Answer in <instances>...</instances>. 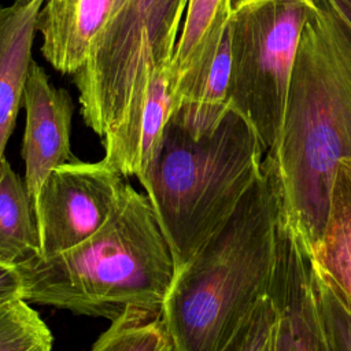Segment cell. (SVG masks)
<instances>
[{
	"instance_id": "19",
	"label": "cell",
	"mask_w": 351,
	"mask_h": 351,
	"mask_svg": "<svg viewBox=\"0 0 351 351\" xmlns=\"http://www.w3.org/2000/svg\"><path fill=\"white\" fill-rule=\"evenodd\" d=\"M314 289L328 351H351V307L324 273L315 276Z\"/></svg>"
},
{
	"instance_id": "11",
	"label": "cell",
	"mask_w": 351,
	"mask_h": 351,
	"mask_svg": "<svg viewBox=\"0 0 351 351\" xmlns=\"http://www.w3.org/2000/svg\"><path fill=\"white\" fill-rule=\"evenodd\" d=\"M232 7V0H188L170 63L176 110L207 77L228 30Z\"/></svg>"
},
{
	"instance_id": "15",
	"label": "cell",
	"mask_w": 351,
	"mask_h": 351,
	"mask_svg": "<svg viewBox=\"0 0 351 351\" xmlns=\"http://www.w3.org/2000/svg\"><path fill=\"white\" fill-rule=\"evenodd\" d=\"M229 89L230 47L226 30L207 77L196 92L181 103L171 119L193 134L215 129L230 108Z\"/></svg>"
},
{
	"instance_id": "22",
	"label": "cell",
	"mask_w": 351,
	"mask_h": 351,
	"mask_svg": "<svg viewBox=\"0 0 351 351\" xmlns=\"http://www.w3.org/2000/svg\"><path fill=\"white\" fill-rule=\"evenodd\" d=\"M14 1H16V3H29L30 0H14Z\"/></svg>"
},
{
	"instance_id": "10",
	"label": "cell",
	"mask_w": 351,
	"mask_h": 351,
	"mask_svg": "<svg viewBox=\"0 0 351 351\" xmlns=\"http://www.w3.org/2000/svg\"><path fill=\"white\" fill-rule=\"evenodd\" d=\"M126 0H45L37 15L41 53L58 71L73 75L92 41Z\"/></svg>"
},
{
	"instance_id": "9",
	"label": "cell",
	"mask_w": 351,
	"mask_h": 351,
	"mask_svg": "<svg viewBox=\"0 0 351 351\" xmlns=\"http://www.w3.org/2000/svg\"><path fill=\"white\" fill-rule=\"evenodd\" d=\"M23 106L26 122L21 152L25 182L33 203L44 178L53 169L77 160L70 145L74 104L70 93L56 88L44 69L32 62Z\"/></svg>"
},
{
	"instance_id": "6",
	"label": "cell",
	"mask_w": 351,
	"mask_h": 351,
	"mask_svg": "<svg viewBox=\"0 0 351 351\" xmlns=\"http://www.w3.org/2000/svg\"><path fill=\"white\" fill-rule=\"evenodd\" d=\"M313 0H236L228 25L229 104L259 136L265 156L278 141L296 51Z\"/></svg>"
},
{
	"instance_id": "8",
	"label": "cell",
	"mask_w": 351,
	"mask_h": 351,
	"mask_svg": "<svg viewBox=\"0 0 351 351\" xmlns=\"http://www.w3.org/2000/svg\"><path fill=\"white\" fill-rule=\"evenodd\" d=\"M269 295L281 315L278 351H328L314 291L313 252L285 214Z\"/></svg>"
},
{
	"instance_id": "20",
	"label": "cell",
	"mask_w": 351,
	"mask_h": 351,
	"mask_svg": "<svg viewBox=\"0 0 351 351\" xmlns=\"http://www.w3.org/2000/svg\"><path fill=\"white\" fill-rule=\"evenodd\" d=\"M21 298V278L16 267L0 263V304Z\"/></svg>"
},
{
	"instance_id": "16",
	"label": "cell",
	"mask_w": 351,
	"mask_h": 351,
	"mask_svg": "<svg viewBox=\"0 0 351 351\" xmlns=\"http://www.w3.org/2000/svg\"><path fill=\"white\" fill-rule=\"evenodd\" d=\"M89 351H173L162 314L130 311L115 321Z\"/></svg>"
},
{
	"instance_id": "14",
	"label": "cell",
	"mask_w": 351,
	"mask_h": 351,
	"mask_svg": "<svg viewBox=\"0 0 351 351\" xmlns=\"http://www.w3.org/2000/svg\"><path fill=\"white\" fill-rule=\"evenodd\" d=\"M40 256L32 197L5 158L0 163V263L16 267Z\"/></svg>"
},
{
	"instance_id": "12",
	"label": "cell",
	"mask_w": 351,
	"mask_h": 351,
	"mask_svg": "<svg viewBox=\"0 0 351 351\" xmlns=\"http://www.w3.org/2000/svg\"><path fill=\"white\" fill-rule=\"evenodd\" d=\"M44 1L0 5V163L23 104L36 22Z\"/></svg>"
},
{
	"instance_id": "13",
	"label": "cell",
	"mask_w": 351,
	"mask_h": 351,
	"mask_svg": "<svg viewBox=\"0 0 351 351\" xmlns=\"http://www.w3.org/2000/svg\"><path fill=\"white\" fill-rule=\"evenodd\" d=\"M311 252L351 307V159L337 166L325 228Z\"/></svg>"
},
{
	"instance_id": "5",
	"label": "cell",
	"mask_w": 351,
	"mask_h": 351,
	"mask_svg": "<svg viewBox=\"0 0 351 351\" xmlns=\"http://www.w3.org/2000/svg\"><path fill=\"white\" fill-rule=\"evenodd\" d=\"M188 0H126L92 41L73 82L104 147L134 125L154 75L173 59Z\"/></svg>"
},
{
	"instance_id": "2",
	"label": "cell",
	"mask_w": 351,
	"mask_h": 351,
	"mask_svg": "<svg viewBox=\"0 0 351 351\" xmlns=\"http://www.w3.org/2000/svg\"><path fill=\"white\" fill-rule=\"evenodd\" d=\"M281 211L276 167L263 159L232 214L176 271L162 308L173 351H219L270 293Z\"/></svg>"
},
{
	"instance_id": "21",
	"label": "cell",
	"mask_w": 351,
	"mask_h": 351,
	"mask_svg": "<svg viewBox=\"0 0 351 351\" xmlns=\"http://www.w3.org/2000/svg\"><path fill=\"white\" fill-rule=\"evenodd\" d=\"M330 1L339 10V12L346 18V21L351 25V0H330Z\"/></svg>"
},
{
	"instance_id": "7",
	"label": "cell",
	"mask_w": 351,
	"mask_h": 351,
	"mask_svg": "<svg viewBox=\"0 0 351 351\" xmlns=\"http://www.w3.org/2000/svg\"><path fill=\"white\" fill-rule=\"evenodd\" d=\"M128 184L104 159H77L53 169L33 200L40 256L58 255L96 233L115 211Z\"/></svg>"
},
{
	"instance_id": "3",
	"label": "cell",
	"mask_w": 351,
	"mask_h": 351,
	"mask_svg": "<svg viewBox=\"0 0 351 351\" xmlns=\"http://www.w3.org/2000/svg\"><path fill=\"white\" fill-rule=\"evenodd\" d=\"M21 299L110 321L162 314L176 277L171 248L147 195L128 184L110 219L78 245L16 266Z\"/></svg>"
},
{
	"instance_id": "18",
	"label": "cell",
	"mask_w": 351,
	"mask_h": 351,
	"mask_svg": "<svg viewBox=\"0 0 351 351\" xmlns=\"http://www.w3.org/2000/svg\"><path fill=\"white\" fill-rule=\"evenodd\" d=\"M280 310L270 295L245 317L219 351H278Z\"/></svg>"
},
{
	"instance_id": "4",
	"label": "cell",
	"mask_w": 351,
	"mask_h": 351,
	"mask_svg": "<svg viewBox=\"0 0 351 351\" xmlns=\"http://www.w3.org/2000/svg\"><path fill=\"white\" fill-rule=\"evenodd\" d=\"M263 158L255 129L232 107L215 129L202 134L170 119L154 160L138 181L177 270L232 214L261 174Z\"/></svg>"
},
{
	"instance_id": "1",
	"label": "cell",
	"mask_w": 351,
	"mask_h": 351,
	"mask_svg": "<svg viewBox=\"0 0 351 351\" xmlns=\"http://www.w3.org/2000/svg\"><path fill=\"white\" fill-rule=\"evenodd\" d=\"M263 159L274 165L284 210L313 251L325 228L337 166L351 159V25L330 0H313L281 133Z\"/></svg>"
},
{
	"instance_id": "17",
	"label": "cell",
	"mask_w": 351,
	"mask_h": 351,
	"mask_svg": "<svg viewBox=\"0 0 351 351\" xmlns=\"http://www.w3.org/2000/svg\"><path fill=\"white\" fill-rule=\"evenodd\" d=\"M0 351H52V335L23 299L0 304Z\"/></svg>"
}]
</instances>
